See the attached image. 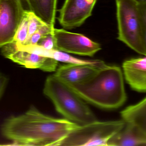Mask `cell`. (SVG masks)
<instances>
[{
    "label": "cell",
    "instance_id": "cell-1",
    "mask_svg": "<svg viewBox=\"0 0 146 146\" xmlns=\"http://www.w3.org/2000/svg\"><path fill=\"white\" fill-rule=\"evenodd\" d=\"M79 125L44 115L32 106L23 115L6 119L1 130L4 137L20 145L56 146Z\"/></svg>",
    "mask_w": 146,
    "mask_h": 146
},
{
    "label": "cell",
    "instance_id": "cell-2",
    "mask_svg": "<svg viewBox=\"0 0 146 146\" xmlns=\"http://www.w3.org/2000/svg\"><path fill=\"white\" fill-rule=\"evenodd\" d=\"M68 85L84 101L102 109H117L127 99L122 72L116 66L106 65L86 81Z\"/></svg>",
    "mask_w": 146,
    "mask_h": 146
},
{
    "label": "cell",
    "instance_id": "cell-3",
    "mask_svg": "<svg viewBox=\"0 0 146 146\" xmlns=\"http://www.w3.org/2000/svg\"><path fill=\"white\" fill-rule=\"evenodd\" d=\"M43 92L65 119L80 125L98 121L85 101L68 84L54 75L46 79Z\"/></svg>",
    "mask_w": 146,
    "mask_h": 146
},
{
    "label": "cell",
    "instance_id": "cell-4",
    "mask_svg": "<svg viewBox=\"0 0 146 146\" xmlns=\"http://www.w3.org/2000/svg\"><path fill=\"white\" fill-rule=\"evenodd\" d=\"M117 39L135 52L145 56L139 3L135 0H116Z\"/></svg>",
    "mask_w": 146,
    "mask_h": 146
},
{
    "label": "cell",
    "instance_id": "cell-5",
    "mask_svg": "<svg viewBox=\"0 0 146 146\" xmlns=\"http://www.w3.org/2000/svg\"><path fill=\"white\" fill-rule=\"evenodd\" d=\"M123 120L98 121L80 125L63 140L60 146H107L109 140L125 126Z\"/></svg>",
    "mask_w": 146,
    "mask_h": 146
},
{
    "label": "cell",
    "instance_id": "cell-6",
    "mask_svg": "<svg viewBox=\"0 0 146 146\" xmlns=\"http://www.w3.org/2000/svg\"><path fill=\"white\" fill-rule=\"evenodd\" d=\"M56 49L66 53L92 57L101 49L100 44L83 34L54 28Z\"/></svg>",
    "mask_w": 146,
    "mask_h": 146
},
{
    "label": "cell",
    "instance_id": "cell-7",
    "mask_svg": "<svg viewBox=\"0 0 146 146\" xmlns=\"http://www.w3.org/2000/svg\"><path fill=\"white\" fill-rule=\"evenodd\" d=\"M25 12L19 0H0V48L14 41Z\"/></svg>",
    "mask_w": 146,
    "mask_h": 146
},
{
    "label": "cell",
    "instance_id": "cell-8",
    "mask_svg": "<svg viewBox=\"0 0 146 146\" xmlns=\"http://www.w3.org/2000/svg\"><path fill=\"white\" fill-rule=\"evenodd\" d=\"M97 1L65 0L59 10V23L68 30L79 27L91 16Z\"/></svg>",
    "mask_w": 146,
    "mask_h": 146
},
{
    "label": "cell",
    "instance_id": "cell-9",
    "mask_svg": "<svg viewBox=\"0 0 146 146\" xmlns=\"http://www.w3.org/2000/svg\"><path fill=\"white\" fill-rule=\"evenodd\" d=\"M5 57L27 68L38 69L45 72H54L58 61L53 58L40 55L26 51L18 49L13 42L2 47Z\"/></svg>",
    "mask_w": 146,
    "mask_h": 146
},
{
    "label": "cell",
    "instance_id": "cell-10",
    "mask_svg": "<svg viewBox=\"0 0 146 146\" xmlns=\"http://www.w3.org/2000/svg\"><path fill=\"white\" fill-rule=\"evenodd\" d=\"M100 68L90 64L67 63L56 69L54 75L66 84L75 85L86 81Z\"/></svg>",
    "mask_w": 146,
    "mask_h": 146
},
{
    "label": "cell",
    "instance_id": "cell-11",
    "mask_svg": "<svg viewBox=\"0 0 146 146\" xmlns=\"http://www.w3.org/2000/svg\"><path fill=\"white\" fill-rule=\"evenodd\" d=\"M122 67L125 79L131 88L136 91L145 92L146 56L126 60Z\"/></svg>",
    "mask_w": 146,
    "mask_h": 146
},
{
    "label": "cell",
    "instance_id": "cell-12",
    "mask_svg": "<svg viewBox=\"0 0 146 146\" xmlns=\"http://www.w3.org/2000/svg\"><path fill=\"white\" fill-rule=\"evenodd\" d=\"M141 145H146V135L136 126L127 123L107 142L109 146Z\"/></svg>",
    "mask_w": 146,
    "mask_h": 146
},
{
    "label": "cell",
    "instance_id": "cell-13",
    "mask_svg": "<svg viewBox=\"0 0 146 146\" xmlns=\"http://www.w3.org/2000/svg\"><path fill=\"white\" fill-rule=\"evenodd\" d=\"M25 50L31 53H35L47 57L53 58L58 61L66 63L90 64L102 68L106 66L104 62L100 60H87L79 59L67 54L66 52L57 50H47L37 45H27Z\"/></svg>",
    "mask_w": 146,
    "mask_h": 146
},
{
    "label": "cell",
    "instance_id": "cell-14",
    "mask_svg": "<svg viewBox=\"0 0 146 146\" xmlns=\"http://www.w3.org/2000/svg\"><path fill=\"white\" fill-rule=\"evenodd\" d=\"M33 12L48 25L54 27L57 0H27Z\"/></svg>",
    "mask_w": 146,
    "mask_h": 146
},
{
    "label": "cell",
    "instance_id": "cell-15",
    "mask_svg": "<svg viewBox=\"0 0 146 146\" xmlns=\"http://www.w3.org/2000/svg\"><path fill=\"white\" fill-rule=\"evenodd\" d=\"M121 115L125 123L136 126L146 135V97L122 111Z\"/></svg>",
    "mask_w": 146,
    "mask_h": 146
},
{
    "label": "cell",
    "instance_id": "cell-16",
    "mask_svg": "<svg viewBox=\"0 0 146 146\" xmlns=\"http://www.w3.org/2000/svg\"><path fill=\"white\" fill-rule=\"evenodd\" d=\"M28 35V19L27 12L26 11L13 42L19 45H24L27 41Z\"/></svg>",
    "mask_w": 146,
    "mask_h": 146
},
{
    "label": "cell",
    "instance_id": "cell-17",
    "mask_svg": "<svg viewBox=\"0 0 146 146\" xmlns=\"http://www.w3.org/2000/svg\"><path fill=\"white\" fill-rule=\"evenodd\" d=\"M54 28V27H51L47 24H44L40 27L39 29L32 35L24 45H36L44 36L53 33Z\"/></svg>",
    "mask_w": 146,
    "mask_h": 146
},
{
    "label": "cell",
    "instance_id": "cell-18",
    "mask_svg": "<svg viewBox=\"0 0 146 146\" xmlns=\"http://www.w3.org/2000/svg\"><path fill=\"white\" fill-rule=\"evenodd\" d=\"M27 16L28 19V35L27 41L40 27L45 24L32 11L27 12Z\"/></svg>",
    "mask_w": 146,
    "mask_h": 146
},
{
    "label": "cell",
    "instance_id": "cell-19",
    "mask_svg": "<svg viewBox=\"0 0 146 146\" xmlns=\"http://www.w3.org/2000/svg\"><path fill=\"white\" fill-rule=\"evenodd\" d=\"M37 45L45 49L56 50L55 40L53 33L44 36Z\"/></svg>",
    "mask_w": 146,
    "mask_h": 146
},
{
    "label": "cell",
    "instance_id": "cell-20",
    "mask_svg": "<svg viewBox=\"0 0 146 146\" xmlns=\"http://www.w3.org/2000/svg\"><path fill=\"white\" fill-rule=\"evenodd\" d=\"M142 22V38L143 45L146 56V4L139 3Z\"/></svg>",
    "mask_w": 146,
    "mask_h": 146
},
{
    "label": "cell",
    "instance_id": "cell-21",
    "mask_svg": "<svg viewBox=\"0 0 146 146\" xmlns=\"http://www.w3.org/2000/svg\"><path fill=\"white\" fill-rule=\"evenodd\" d=\"M8 81V79L7 78L5 75L0 73V99L3 95Z\"/></svg>",
    "mask_w": 146,
    "mask_h": 146
},
{
    "label": "cell",
    "instance_id": "cell-22",
    "mask_svg": "<svg viewBox=\"0 0 146 146\" xmlns=\"http://www.w3.org/2000/svg\"><path fill=\"white\" fill-rule=\"evenodd\" d=\"M24 10L27 12L31 11V8L27 0H19Z\"/></svg>",
    "mask_w": 146,
    "mask_h": 146
},
{
    "label": "cell",
    "instance_id": "cell-23",
    "mask_svg": "<svg viewBox=\"0 0 146 146\" xmlns=\"http://www.w3.org/2000/svg\"><path fill=\"white\" fill-rule=\"evenodd\" d=\"M139 3H145L146 4V0H135Z\"/></svg>",
    "mask_w": 146,
    "mask_h": 146
}]
</instances>
